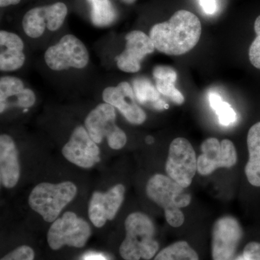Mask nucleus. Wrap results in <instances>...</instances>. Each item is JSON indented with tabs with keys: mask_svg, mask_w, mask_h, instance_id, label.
I'll return each instance as SVG.
<instances>
[{
	"mask_svg": "<svg viewBox=\"0 0 260 260\" xmlns=\"http://www.w3.org/2000/svg\"><path fill=\"white\" fill-rule=\"evenodd\" d=\"M202 25L194 13L178 10L168 21L150 29V37L155 49L171 56H180L194 49L201 37Z\"/></svg>",
	"mask_w": 260,
	"mask_h": 260,
	"instance_id": "f257e3e1",
	"label": "nucleus"
},
{
	"mask_svg": "<svg viewBox=\"0 0 260 260\" xmlns=\"http://www.w3.org/2000/svg\"><path fill=\"white\" fill-rule=\"evenodd\" d=\"M148 198L165 213L166 220L171 226L180 227L184 222V215L180 208L191 203V195L172 178L162 174H155L147 183Z\"/></svg>",
	"mask_w": 260,
	"mask_h": 260,
	"instance_id": "f03ea898",
	"label": "nucleus"
},
{
	"mask_svg": "<svg viewBox=\"0 0 260 260\" xmlns=\"http://www.w3.org/2000/svg\"><path fill=\"white\" fill-rule=\"evenodd\" d=\"M126 237L119 247L121 257L125 260L152 259L159 249L154 239L155 227L153 221L145 213H133L124 222Z\"/></svg>",
	"mask_w": 260,
	"mask_h": 260,
	"instance_id": "7ed1b4c3",
	"label": "nucleus"
},
{
	"mask_svg": "<svg viewBox=\"0 0 260 260\" xmlns=\"http://www.w3.org/2000/svg\"><path fill=\"white\" fill-rule=\"evenodd\" d=\"M77 186L70 181L59 184L41 183L34 188L28 203L30 208L39 213L45 221H55L77 194Z\"/></svg>",
	"mask_w": 260,
	"mask_h": 260,
	"instance_id": "20e7f679",
	"label": "nucleus"
},
{
	"mask_svg": "<svg viewBox=\"0 0 260 260\" xmlns=\"http://www.w3.org/2000/svg\"><path fill=\"white\" fill-rule=\"evenodd\" d=\"M115 108L110 104H101L85 118V126L90 138L97 144L104 138L114 150L125 146L127 138L125 133L116 124Z\"/></svg>",
	"mask_w": 260,
	"mask_h": 260,
	"instance_id": "39448f33",
	"label": "nucleus"
},
{
	"mask_svg": "<svg viewBox=\"0 0 260 260\" xmlns=\"http://www.w3.org/2000/svg\"><path fill=\"white\" fill-rule=\"evenodd\" d=\"M91 235L90 225L73 212H67L49 228L47 242L53 250L67 245L82 248Z\"/></svg>",
	"mask_w": 260,
	"mask_h": 260,
	"instance_id": "423d86ee",
	"label": "nucleus"
},
{
	"mask_svg": "<svg viewBox=\"0 0 260 260\" xmlns=\"http://www.w3.org/2000/svg\"><path fill=\"white\" fill-rule=\"evenodd\" d=\"M44 60L54 71H64L70 68L83 69L88 64L89 53L79 39L67 34L57 44L48 48Z\"/></svg>",
	"mask_w": 260,
	"mask_h": 260,
	"instance_id": "0eeeda50",
	"label": "nucleus"
},
{
	"mask_svg": "<svg viewBox=\"0 0 260 260\" xmlns=\"http://www.w3.org/2000/svg\"><path fill=\"white\" fill-rule=\"evenodd\" d=\"M168 176L184 188L189 187L198 171V159L191 143L184 138L174 139L166 162Z\"/></svg>",
	"mask_w": 260,
	"mask_h": 260,
	"instance_id": "6e6552de",
	"label": "nucleus"
},
{
	"mask_svg": "<svg viewBox=\"0 0 260 260\" xmlns=\"http://www.w3.org/2000/svg\"><path fill=\"white\" fill-rule=\"evenodd\" d=\"M68 15V8L63 3L37 7L24 15L22 25L24 32L32 39L42 37L46 28L56 31L61 28Z\"/></svg>",
	"mask_w": 260,
	"mask_h": 260,
	"instance_id": "1a4fd4ad",
	"label": "nucleus"
},
{
	"mask_svg": "<svg viewBox=\"0 0 260 260\" xmlns=\"http://www.w3.org/2000/svg\"><path fill=\"white\" fill-rule=\"evenodd\" d=\"M202 154L198 158V172L208 176L219 168L234 167L237 161V153L234 143L224 139L221 142L210 138L201 145Z\"/></svg>",
	"mask_w": 260,
	"mask_h": 260,
	"instance_id": "9d476101",
	"label": "nucleus"
},
{
	"mask_svg": "<svg viewBox=\"0 0 260 260\" xmlns=\"http://www.w3.org/2000/svg\"><path fill=\"white\" fill-rule=\"evenodd\" d=\"M242 237V227L237 218L230 215L218 218L213 228V260H232Z\"/></svg>",
	"mask_w": 260,
	"mask_h": 260,
	"instance_id": "9b49d317",
	"label": "nucleus"
},
{
	"mask_svg": "<svg viewBox=\"0 0 260 260\" xmlns=\"http://www.w3.org/2000/svg\"><path fill=\"white\" fill-rule=\"evenodd\" d=\"M61 153L72 164L85 169L93 167L100 160V148L83 126L75 128Z\"/></svg>",
	"mask_w": 260,
	"mask_h": 260,
	"instance_id": "f8f14e48",
	"label": "nucleus"
},
{
	"mask_svg": "<svg viewBox=\"0 0 260 260\" xmlns=\"http://www.w3.org/2000/svg\"><path fill=\"white\" fill-rule=\"evenodd\" d=\"M102 98L104 102L117 109L131 124L139 125L146 120V114L137 104L134 90L127 82L107 87L103 91Z\"/></svg>",
	"mask_w": 260,
	"mask_h": 260,
	"instance_id": "ddd939ff",
	"label": "nucleus"
},
{
	"mask_svg": "<svg viewBox=\"0 0 260 260\" xmlns=\"http://www.w3.org/2000/svg\"><path fill=\"white\" fill-rule=\"evenodd\" d=\"M125 40V49L116 57V65L124 73H138L141 69L142 61L154 52L155 46L150 37L140 30L128 32Z\"/></svg>",
	"mask_w": 260,
	"mask_h": 260,
	"instance_id": "4468645a",
	"label": "nucleus"
},
{
	"mask_svg": "<svg viewBox=\"0 0 260 260\" xmlns=\"http://www.w3.org/2000/svg\"><path fill=\"white\" fill-rule=\"evenodd\" d=\"M125 188L119 184L107 192L95 191L89 203L88 216L92 223L102 228L107 220H112L119 211L124 199Z\"/></svg>",
	"mask_w": 260,
	"mask_h": 260,
	"instance_id": "2eb2a0df",
	"label": "nucleus"
},
{
	"mask_svg": "<svg viewBox=\"0 0 260 260\" xmlns=\"http://www.w3.org/2000/svg\"><path fill=\"white\" fill-rule=\"evenodd\" d=\"M37 97L30 89L25 88L20 78L3 76L0 78V113L13 107L30 108Z\"/></svg>",
	"mask_w": 260,
	"mask_h": 260,
	"instance_id": "dca6fc26",
	"label": "nucleus"
},
{
	"mask_svg": "<svg viewBox=\"0 0 260 260\" xmlns=\"http://www.w3.org/2000/svg\"><path fill=\"white\" fill-rule=\"evenodd\" d=\"M18 151L14 140L8 135L0 136V179L5 187L13 188L20 179Z\"/></svg>",
	"mask_w": 260,
	"mask_h": 260,
	"instance_id": "f3484780",
	"label": "nucleus"
},
{
	"mask_svg": "<svg viewBox=\"0 0 260 260\" xmlns=\"http://www.w3.org/2000/svg\"><path fill=\"white\" fill-rule=\"evenodd\" d=\"M24 43L14 32L0 31V70L13 72L20 69L25 61Z\"/></svg>",
	"mask_w": 260,
	"mask_h": 260,
	"instance_id": "a211bd4d",
	"label": "nucleus"
},
{
	"mask_svg": "<svg viewBox=\"0 0 260 260\" xmlns=\"http://www.w3.org/2000/svg\"><path fill=\"white\" fill-rule=\"evenodd\" d=\"M249 160L245 167V174L251 185L260 186V121L254 124L247 135Z\"/></svg>",
	"mask_w": 260,
	"mask_h": 260,
	"instance_id": "6ab92c4d",
	"label": "nucleus"
},
{
	"mask_svg": "<svg viewBox=\"0 0 260 260\" xmlns=\"http://www.w3.org/2000/svg\"><path fill=\"white\" fill-rule=\"evenodd\" d=\"M155 87L159 93L177 105H181L184 102V97L175 86L177 79V73L172 68L164 65L155 67L153 71Z\"/></svg>",
	"mask_w": 260,
	"mask_h": 260,
	"instance_id": "aec40b11",
	"label": "nucleus"
},
{
	"mask_svg": "<svg viewBox=\"0 0 260 260\" xmlns=\"http://www.w3.org/2000/svg\"><path fill=\"white\" fill-rule=\"evenodd\" d=\"M133 90L137 100L143 105L158 111L169 109V104L161 99L158 89L146 78L135 79L133 81Z\"/></svg>",
	"mask_w": 260,
	"mask_h": 260,
	"instance_id": "412c9836",
	"label": "nucleus"
},
{
	"mask_svg": "<svg viewBox=\"0 0 260 260\" xmlns=\"http://www.w3.org/2000/svg\"><path fill=\"white\" fill-rule=\"evenodd\" d=\"M90 6V19L94 25L100 28L110 26L117 13L110 0H87Z\"/></svg>",
	"mask_w": 260,
	"mask_h": 260,
	"instance_id": "4be33fe9",
	"label": "nucleus"
},
{
	"mask_svg": "<svg viewBox=\"0 0 260 260\" xmlns=\"http://www.w3.org/2000/svg\"><path fill=\"white\" fill-rule=\"evenodd\" d=\"M154 260H199V256L187 242L181 241L162 249Z\"/></svg>",
	"mask_w": 260,
	"mask_h": 260,
	"instance_id": "5701e85b",
	"label": "nucleus"
},
{
	"mask_svg": "<svg viewBox=\"0 0 260 260\" xmlns=\"http://www.w3.org/2000/svg\"><path fill=\"white\" fill-rule=\"evenodd\" d=\"M210 107L216 112L219 122L224 126H229L237 120V114L230 104L223 102L218 93H212L210 95Z\"/></svg>",
	"mask_w": 260,
	"mask_h": 260,
	"instance_id": "b1692460",
	"label": "nucleus"
},
{
	"mask_svg": "<svg viewBox=\"0 0 260 260\" xmlns=\"http://www.w3.org/2000/svg\"><path fill=\"white\" fill-rule=\"evenodd\" d=\"M254 31L256 37L249 47V58L251 64L260 70V15L254 22Z\"/></svg>",
	"mask_w": 260,
	"mask_h": 260,
	"instance_id": "393cba45",
	"label": "nucleus"
},
{
	"mask_svg": "<svg viewBox=\"0 0 260 260\" xmlns=\"http://www.w3.org/2000/svg\"><path fill=\"white\" fill-rule=\"evenodd\" d=\"M35 254L32 248L26 245L19 246L1 260H34Z\"/></svg>",
	"mask_w": 260,
	"mask_h": 260,
	"instance_id": "a878e982",
	"label": "nucleus"
},
{
	"mask_svg": "<svg viewBox=\"0 0 260 260\" xmlns=\"http://www.w3.org/2000/svg\"><path fill=\"white\" fill-rule=\"evenodd\" d=\"M243 256L245 260H260V243L252 242L246 244Z\"/></svg>",
	"mask_w": 260,
	"mask_h": 260,
	"instance_id": "bb28decb",
	"label": "nucleus"
},
{
	"mask_svg": "<svg viewBox=\"0 0 260 260\" xmlns=\"http://www.w3.org/2000/svg\"><path fill=\"white\" fill-rule=\"evenodd\" d=\"M200 3L205 13L207 14H213L216 10L215 0H200Z\"/></svg>",
	"mask_w": 260,
	"mask_h": 260,
	"instance_id": "cd10ccee",
	"label": "nucleus"
},
{
	"mask_svg": "<svg viewBox=\"0 0 260 260\" xmlns=\"http://www.w3.org/2000/svg\"><path fill=\"white\" fill-rule=\"evenodd\" d=\"M82 260H109L107 256L100 253L89 252L83 256Z\"/></svg>",
	"mask_w": 260,
	"mask_h": 260,
	"instance_id": "c85d7f7f",
	"label": "nucleus"
},
{
	"mask_svg": "<svg viewBox=\"0 0 260 260\" xmlns=\"http://www.w3.org/2000/svg\"><path fill=\"white\" fill-rule=\"evenodd\" d=\"M20 1L21 0H0V7L5 8L10 5H18Z\"/></svg>",
	"mask_w": 260,
	"mask_h": 260,
	"instance_id": "c756f323",
	"label": "nucleus"
},
{
	"mask_svg": "<svg viewBox=\"0 0 260 260\" xmlns=\"http://www.w3.org/2000/svg\"><path fill=\"white\" fill-rule=\"evenodd\" d=\"M122 1L124 2V3H126V4L132 5L135 3L136 0H122Z\"/></svg>",
	"mask_w": 260,
	"mask_h": 260,
	"instance_id": "7c9ffc66",
	"label": "nucleus"
},
{
	"mask_svg": "<svg viewBox=\"0 0 260 260\" xmlns=\"http://www.w3.org/2000/svg\"><path fill=\"white\" fill-rule=\"evenodd\" d=\"M236 260H245V259H244V256H238V257L237 258V259H236Z\"/></svg>",
	"mask_w": 260,
	"mask_h": 260,
	"instance_id": "2f4dec72",
	"label": "nucleus"
}]
</instances>
